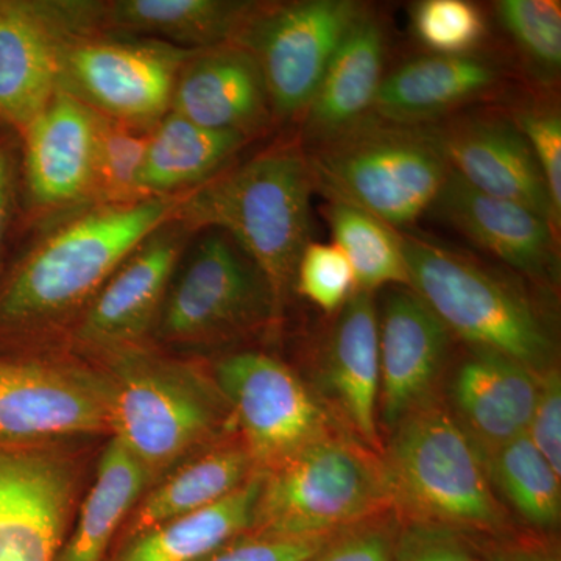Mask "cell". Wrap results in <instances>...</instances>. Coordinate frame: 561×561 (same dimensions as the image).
Returning <instances> with one entry per match:
<instances>
[{
    "mask_svg": "<svg viewBox=\"0 0 561 561\" xmlns=\"http://www.w3.org/2000/svg\"><path fill=\"white\" fill-rule=\"evenodd\" d=\"M98 2L0 0V122L21 135L61 84L73 38L98 32Z\"/></svg>",
    "mask_w": 561,
    "mask_h": 561,
    "instance_id": "9c48e42d",
    "label": "cell"
},
{
    "mask_svg": "<svg viewBox=\"0 0 561 561\" xmlns=\"http://www.w3.org/2000/svg\"><path fill=\"white\" fill-rule=\"evenodd\" d=\"M195 51L130 36H79L62 51L60 87L105 119L149 133L171 111L176 77Z\"/></svg>",
    "mask_w": 561,
    "mask_h": 561,
    "instance_id": "52a82bcc",
    "label": "cell"
},
{
    "mask_svg": "<svg viewBox=\"0 0 561 561\" xmlns=\"http://www.w3.org/2000/svg\"><path fill=\"white\" fill-rule=\"evenodd\" d=\"M541 375L493 351L474 350L453 382L461 426L486 456L529 430Z\"/></svg>",
    "mask_w": 561,
    "mask_h": 561,
    "instance_id": "44dd1931",
    "label": "cell"
},
{
    "mask_svg": "<svg viewBox=\"0 0 561 561\" xmlns=\"http://www.w3.org/2000/svg\"><path fill=\"white\" fill-rule=\"evenodd\" d=\"M171 111L209 130L249 139L267 127L273 114L257 61L236 43L197 50L184 62Z\"/></svg>",
    "mask_w": 561,
    "mask_h": 561,
    "instance_id": "d6986e66",
    "label": "cell"
},
{
    "mask_svg": "<svg viewBox=\"0 0 561 561\" xmlns=\"http://www.w3.org/2000/svg\"><path fill=\"white\" fill-rule=\"evenodd\" d=\"M313 184L389 227L431 209L451 172L440 130L367 121L328 140L309 158Z\"/></svg>",
    "mask_w": 561,
    "mask_h": 561,
    "instance_id": "277c9868",
    "label": "cell"
},
{
    "mask_svg": "<svg viewBox=\"0 0 561 561\" xmlns=\"http://www.w3.org/2000/svg\"><path fill=\"white\" fill-rule=\"evenodd\" d=\"M264 474L202 511L187 513L131 538L117 561H201L251 530Z\"/></svg>",
    "mask_w": 561,
    "mask_h": 561,
    "instance_id": "4316f807",
    "label": "cell"
},
{
    "mask_svg": "<svg viewBox=\"0 0 561 561\" xmlns=\"http://www.w3.org/2000/svg\"><path fill=\"white\" fill-rule=\"evenodd\" d=\"M253 463L247 448L220 449L194 461L144 501L133 518L131 538L224 500L250 478Z\"/></svg>",
    "mask_w": 561,
    "mask_h": 561,
    "instance_id": "f1b7e54d",
    "label": "cell"
},
{
    "mask_svg": "<svg viewBox=\"0 0 561 561\" xmlns=\"http://www.w3.org/2000/svg\"><path fill=\"white\" fill-rule=\"evenodd\" d=\"M103 124L105 117L58 88L20 135V175L33 208L65 209L95 202Z\"/></svg>",
    "mask_w": 561,
    "mask_h": 561,
    "instance_id": "7c38bea8",
    "label": "cell"
},
{
    "mask_svg": "<svg viewBox=\"0 0 561 561\" xmlns=\"http://www.w3.org/2000/svg\"><path fill=\"white\" fill-rule=\"evenodd\" d=\"M149 474V468L113 438L103 453L79 526L62 546L58 561H103L114 531L138 500Z\"/></svg>",
    "mask_w": 561,
    "mask_h": 561,
    "instance_id": "83f0119b",
    "label": "cell"
},
{
    "mask_svg": "<svg viewBox=\"0 0 561 561\" xmlns=\"http://www.w3.org/2000/svg\"><path fill=\"white\" fill-rule=\"evenodd\" d=\"M431 208L454 230L529 278L559 276L557 228L535 210L483 194L454 171Z\"/></svg>",
    "mask_w": 561,
    "mask_h": 561,
    "instance_id": "ac0fdd59",
    "label": "cell"
},
{
    "mask_svg": "<svg viewBox=\"0 0 561 561\" xmlns=\"http://www.w3.org/2000/svg\"><path fill=\"white\" fill-rule=\"evenodd\" d=\"M147 133L105 119L98 161V198L95 203L140 201L138 186Z\"/></svg>",
    "mask_w": 561,
    "mask_h": 561,
    "instance_id": "d6a6232c",
    "label": "cell"
},
{
    "mask_svg": "<svg viewBox=\"0 0 561 561\" xmlns=\"http://www.w3.org/2000/svg\"><path fill=\"white\" fill-rule=\"evenodd\" d=\"M413 31L421 43L440 55L468 54L485 33L478 7L463 0H426L412 14Z\"/></svg>",
    "mask_w": 561,
    "mask_h": 561,
    "instance_id": "836d02e7",
    "label": "cell"
},
{
    "mask_svg": "<svg viewBox=\"0 0 561 561\" xmlns=\"http://www.w3.org/2000/svg\"><path fill=\"white\" fill-rule=\"evenodd\" d=\"M411 289L446 330L474 350L493 351L542 375L553 345L534 306L482 265L431 241L401 236Z\"/></svg>",
    "mask_w": 561,
    "mask_h": 561,
    "instance_id": "8992f818",
    "label": "cell"
},
{
    "mask_svg": "<svg viewBox=\"0 0 561 561\" xmlns=\"http://www.w3.org/2000/svg\"><path fill=\"white\" fill-rule=\"evenodd\" d=\"M162 305L161 334L186 342L241 330L278 311L256 265L220 231L197 242Z\"/></svg>",
    "mask_w": 561,
    "mask_h": 561,
    "instance_id": "30bf717a",
    "label": "cell"
},
{
    "mask_svg": "<svg viewBox=\"0 0 561 561\" xmlns=\"http://www.w3.org/2000/svg\"><path fill=\"white\" fill-rule=\"evenodd\" d=\"M341 311L324 357V381L362 445L381 454L379 320L373 294L354 291Z\"/></svg>",
    "mask_w": 561,
    "mask_h": 561,
    "instance_id": "7402d4cb",
    "label": "cell"
},
{
    "mask_svg": "<svg viewBox=\"0 0 561 561\" xmlns=\"http://www.w3.org/2000/svg\"><path fill=\"white\" fill-rule=\"evenodd\" d=\"M497 14L519 50L542 72L561 65V11L548 0H502Z\"/></svg>",
    "mask_w": 561,
    "mask_h": 561,
    "instance_id": "1f68e13d",
    "label": "cell"
},
{
    "mask_svg": "<svg viewBox=\"0 0 561 561\" xmlns=\"http://www.w3.org/2000/svg\"><path fill=\"white\" fill-rule=\"evenodd\" d=\"M216 376L254 463L275 467L331 432L327 412L300 379L267 354H232L217 365Z\"/></svg>",
    "mask_w": 561,
    "mask_h": 561,
    "instance_id": "8fae6325",
    "label": "cell"
},
{
    "mask_svg": "<svg viewBox=\"0 0 561 561\" xmlns=\"http://www.w3.org/2000/svg\"><path fill=\"white\" fill-rule=\"evenodd\" d=\"M483 561H560L559 556L540 548H512L491 553Z\"/></svg>",
    "mask_w": 561,
    "mask_h": 561,
    "instance_id": "b9f144b4",
    "label": "cell"
},
{
    "mask_svg": "<svg viewBox=\"0 0 561 561\" xmlns=\"http://www.w3.org/2000/svg\"><path fill=\"white\" fill-rule=\"evenodd\" d=\"M271 470L251 527L260 537H331L391 511L381 456L337 432Z\"/></svg>",
    "mask_w": 561,
    "mask_h": 561,
    "instance_id": "5b68a950",
    "label": "cell"
},
{
    "mask_svg": "<svg viewBox=\"0 0 561 561\" xmlns=\"http://www.w3.org/2000/svg\"><path fill=\"white\" fill-rule=\"evenodd\" d=\"M313 187L309 158L284 144L181 195L175 217L192 232L228 236L267 280L279 308L311 236Z\"/></svg>",
    "mask_w": 561,
    "mask_h": 561,
    "instance_id": "6da1fadb",
    "label": "cell"
},
{
    "mask_svg": "<svg viewBox=\"0 0 561 561\" xmlns=\"http://www.w3.org/2000/svg\"><path fill=\"white\" fill-rule=\"evenodd\" d=\"M529 140L535 160L548 184L557 214L561 217V119L556 111H527L516 121Z\"/></svg>",
    "mask_w": 561,
    "mask_h": 561,
    "instance_id": "74e56055",
    "label": "cell"
},
{
    "mask_svg": "<svg viewBox=\"0 0 561 561\" xmlns=\"http://www.w3.org/2000/svg\"><path fill=\"white\" fill-rule=\"evenodd\" d=\"M328 221L339 247L356 278V290L370 291L400 284L411 286L401 234L356 206L330 201Z\"/></svg>",
    "mask_w": 561,
    "mask_h": 561,
    "instance_id": "f546056e",
    "label": "cell"
},
{
    "mask_svg": "<svg viewBox=\"0 0 561 561\" xmlns=\"http://www.w3.org/2000/svg\"><path fill=\"white\" fill-rule=\"evenodd\" d=\"M496 83V69L482 58L430 55L405 62L382 79L373 111L390 124L421 125L479 98Z\"/></svg>",
    "mask_w": 561,
    "mask_h": 561,
    "instance_id": "d4e9b609",
    "label": "cell"
},
{
    "mask_svg": "<svg viewBox=\"0 0 561 561\" xmlns=\"http://www.w3.org/2000/svg\"><path fill=\"white\" fill-rule=\"evenodd\" d=\"M382 69L381 27L362 13L332 55L305 111L309 135L328 142L364 122L375 106Z\"/></svg>",
    "mask_w": 561,
    "mask_h": 561,
    "instance_id": "cb8c5ba5",
    "label": "cell"
},
{
    "mask_svg": "<svg viewBox=\"0 0 561 561\" xmlns=\"http://www.w3.org/2000/svg\"><path fill=\"white\" fill-rule=\"evenodd\" d=\"M106 387L33 362H0V440L108 430Z\"/></svg>",
    "mask_w": 561,
    "mask_h": 561,
    "instance_id": "9a60e30c",
    "label": "cell"
},
{
    "mask_svg": "<svg viewBox=\"0 0 561 561\" xmlns=\"http://www.w3.org/2000/svg\"><path fill=\"white\" fill-rule=\"evenodd\" d=\"M249 140L236 133L209 130L169 111L147 133L140 197H181L197 190L227 171Z\"/></svg>",
    "mask_w": 561,
    "mask_h": 561,
    "instance_id": "484cf974",
    "label": "cell"
},
{
    "mask_svg": "<svg viewBox=\"0 0 561 561\" xmlns=\"http://www.w3.org/2000/svg\"><path fill=\"white\" fill-rule=\"evenodd\" d=\"M234 0H113L98 2V31L161 41L186 50L234 43L254 11Z\"/></svg>",
    "mask_w": 561,
    "mask_h": 561,
    "instance_id": "603a6c76",
    "label": "cell"
},
{
    "mask_svg": "<svg viewBox=\"0 0 561 561\" xmlns=\"http://www.w3.org/2000/svg\"><path fill=\"white\" fill-rule=\"evenodd\" d=\"M449 341L451 332L411 287L387 297L379 321L378 408L387 430L393 431L405 415L431 400Z\"/></svg>",
    "mask_w": 561,
    "mask_h": 561,
    "instance_id": "2e32d148",
    "label": "cell"
},
{
    "mask_svg": "<svg viewBox=\"0 0 561 561\" xmlns=\"http://www.w3.org/2000/svg\"><path fill=\"white\" fill-rule=\"evenodd\" d=\"M491 481L531 526L552 529L560 523V476L527 435L486 456Z\"/></svg>",
    "mask_w": 561,
    "mask_h": 561,
    "instance_id": "4dcf8cb0",
    "label": "cell"
},
{
    "mask_svg": "<svg viewBox=\"0 0 561 561\" xmlns=\"http://www.w3.org/2000/svg\"><path fill=\"white\" fill-rule=\"evenodd\" d=\"M391 561H483L459 530L438 524L411 523L398 535Z\"/></svg>",
    "mask_w": 561,
    "mask_h": 561,
    "instance_id": "8d00e7d4",
    "label": "cell"
},
{
    "mask_svg": "<svg viewBox=\"0 0 561 561\" xmlns=\"http://www.w3.org/2000/svg\"><path fill=\"white\" fill-rule=\"evenodd\" d=\"M362 13L348 0H302L254 11L234 43L257 61L275 116L305 113L332 55Z\"/></svg>",
    "mask_w": 561,
    "mask_h": 561,
    "instance_id": "ba28073f",
    "label": "cell"
},
{
    "mask_svg": "<svg viewBox=\"0 0 561 561\" xmlns=\"http://www.w3.org/2000/svg\"><path fill=\"white\" fill-rule=\"evenodd\" d=\"M526 435L561 476V379L553 367L541 375L537 404Z\"/></svg>",
    "mask_w": 561,
    "mask_h": 561,
    "instance_id": "ab89813d",
    "label": "cell"
},
{
    "mask_svg": "<svg viewBox=\"0 0 561 561\" xmlns=\"http://www.w3.org/2000/svg\"><path fill=\"white\" fill-rule=\"evenodd\" d=\"M330 537L236 538L201 561H309Z\"/></svg>",
    "mask_w": 561,
    "mask_h": 561,
    "instance_id": "f35d334b",
    "label": "cell"
},
{
    "mask_svg": "<svg viewBox=\"0 0 561 561\" xmlns=\"http://www.w3.org/2000/svg\"><path fill=\"white\" fill-rule=\"evenodd\" d=\"M180 198L103 203L44 236L0 287V328L41 323L90 300L140 242L173 219Z\"/></svg>",
    "mask_w": 561,
    "mask_h": 561,
    "instance_id": "7a4b0ae2",
    "label": "cell"
},
{
    "mask_svg": "<svg viewBox=\"0 0 561 561\" xmlns=\"http://www.w3.org/2000/svg\"><path fill=\"white\" fill-rule=\"evenodd\" d=\"M73 489L65 459L0 451V561H58Z\"/></svg>",
    "mask_w": 561,
    "mask_h": 561,
    "instance_id": "5bb4252c",
    "label": "cell"
},
{
    "mask_svg": "<svg viewBox=\"0 0 561 561\" xmlns=\"http://www.w3.org/2000/svg\"><path fill=\"white\" fill-rule=\"evenodd\" d=\"M110 427L144 465L161 467L213 430V405L184 379L153 368L125 371L106 387Z\"/></svg>",
    "mask_w": 561,
    "mask_h": 561,
    "instance_id": "4fadbf2b",
    "label": "cell"
},
{
    "mask_svg": "<svg viewBox=\"0 0 561 561\" xmlns=\"http://www.w3.org/2000/svg\"><path fill=\"white\" fill-rule=\"evenodd\" d=\"M13 144L7 136H0V257L9 243L16 210L20 160Z\"/></svg>",
    "mask_w": 561,
    "mask_h": 561,
    "instance_id": "60d3db41",
    "label": "cell"
},
{
    "mask_svg": "<svg viewBox=\"0 0 561 561\" xmlns=\"http://www.w3.org/2000/svg\"><path fill=\"white\" fill-rule=\"evenodd\" d=\"M191 236L173 216L140 242L95 295L79 328L81 341L117 345L149 330Z\"/></svg>",
    "mask_w": 561,
    "mask_h": 561,
    "instance_id": "e0dca14e",
    "label": "cell"
},
{
    "mask_svg": "<svg viewBox=\"0 0 561 561\" xmlns=\"http://www.w3.org/2000/svg\"><path fill=\"white\" fill-rule=\"evenodd\" d=\"M391 432L379 454L391 511L456 530L505 526L485 454L448 409L427 400Z\"/></svg>",
    "mask_w": 561,
    "mask_h": 561,
    "instance_id": "3957f363",
    "label": "cell"
},
{
    "mask_svg": "<svg viewBox=\"0 0 561 561\" xmlns=\"http://www.w3.org/2000/svg\"><path fill=\"white\" fill-rule=\"evenodd\" d=\"M295 284L302 297L328 313L342 309L356 291L353 268L335 243L309 242L298 261Z\"/></svg>",
    "mask_w": 561,
    "mask_h": 561,
    "instance_id": "e575fe53",
    "label": "cell"
},
{
    "mask_svg": "<svg viewBox=\"0 0 561 561\" xmlns=\"http://www.w3.org/2000/svg\"><path fill=\"white\" fill-rule=\"evenodd\" d=\"M397 522L389 511L331 535L309 561H391Z\"/></svg>",
    "mask_w": 561,
    "mask_h": 561,
    "instance_id": "d590c367",
    "label": "cell"
},
{
    "mask_svg": "<svg viewBox=\"0 0 561 561\" xmlns=\"http://www.w3.org/2000/svg\"><path fill=\"white\" fill-rule=\"evenodd\" d=\"M440 135L451 171L474 190L519 203L559 230L561 217L529 140L516 122L478 117L440 130Z\"/></svg>",
    "mask_w": 561,
    "mask_h": 561,
    "instance_id": "ffe728a7",
    "label": "cell"
}]
</instances>
